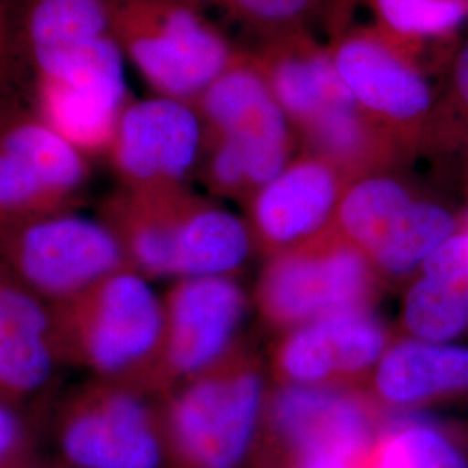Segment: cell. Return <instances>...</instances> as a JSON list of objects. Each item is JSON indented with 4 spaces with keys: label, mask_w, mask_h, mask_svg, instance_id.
<instances>
[{
    "label": "cell",
    "mask_w": 468,
    "mask_h": 468,
    "mask_svg": "<svg viewBox=\"0 0 468 468\" xmlns=\"http://www.w3.org/2000/svg\"><path fill=\"white\" fill-rule=\"evenodd\" d=\"M193 104L205 141L231 144L255 187L269 185L288 167L290 118L255 61L238 56Z\"/></svg>",
    "instance_id": "cell-6"
},
{
    "label": "cell",
    "mask_w": 468,
    "mask_h": 468,
    "mask_svg": "<svg viewBox=\"0 0 468 468\" xmlns=\"http://www.w3.org/2000/svg\"><path fill=\"white\" fill-rule=\"evenodd\" d=\"M205 15L218 11L247 30L261 48L288 40H316L335 32L349 11L351 0H185Z\"/></svg>",
    "instance_id": "cell-19"
},
{
    "label": "cell",
    "mask_w": 468,
    "mask_h": 468,
    "mask_svg": "<svg viewBox=\"0 0 468 468\" xmlns=\"http://www.w3.org/2000/svg\"><path fill=\"white\" fill-rule=\"evenodd\" d=\"M463 224L465 220L458 218L450 207L439 201L417 198L369 257L392 276L410 274L419 271Z\"/></svg>",
    "instance_id": "cell-22"
},
{
    "label": "cell",
    "mask_w": 468,
    "mask_h": 468,
    "mask_svg": "<svg viewBox=\"0 0 468 468\" xmlns=\"http://www.w3.org/2000/svg\"><path fill=\"white\" fill-rule=\"evenodd\" d=\"M59 363L49 303L0 262V396L19 401L44 392Z\"/></svg>",
    "instance_id": "cell-12"
},
{
    "label": "cell",
    "mask_w": 468,
    "mask_h": 468,
    "mask_svg": "<svg viewBox=\"0 0 468 468\" xmlns=\"http://www.w3.org/2000/svg\"><path fill=\"white\" fill-rule=\"evenodd\" d=\"M125 59L158 96L195 102L238 54L185 0H104Z\"/></svg>",
    "instance_id": "cell-3"
},
{
    "label": "cell",
    "mask_w": 468,
    "mask_h": 468,
    "mask_svg": "<svg viewBox=\"0 0 468 468\" xmlns=\"http://www.w3.org/2000/svg\"><path fill=\"white\" fill-rule=\"evenodd\" d=\"M419 271L404 301L406 332L427 342H456L468 334L467 222Z\"/></svg>",
    "instance_id": "cell-16"
},
{
    "label": "cell",
    "mask_w": 468,
    "mask_h": 468,
    "mask_svg": "<svg viewBox=\"0 0 468 468\" xmlns=\"http://www.w3.org/2000/svg\"><path fill=\"white\" fill-rule=\"evenodd\" d=\"M301 468H356L354 460L340 458V456H328V454H316V456H303Z\"/></svg>",
    "instance_id": "cell-30"
},
{
    "label": "cell",
    "mask_w": 468,
    "mask_h": 468,
    "mask_svg": "<svg viewBox=\"0 0 468 468\" xmlns=\"http://www.w3.org/2000/svg\"><path fill=\"white\" fill-rule=\"evenodd\" d=\"M30 442L13 401L0 396V468H28Z\"/></svg>",
    "instance_id": "cell-28"
},
{
    "label": "cell",
    "mask_w": 468,
    "mask_h": 468,
    "mask_svg": "<svg viewBox=\"0 0 468 468\" xmlns=\"http://www.w3.org/2000/svg\"><path fill=\"white\" fill-rule=\"evenodd\" d=\"M278 432L303 456L359 458L369 446L371 421L349 394L309 385L282 390L272 406Z\"/></svg>",
    "instance_id": "cell-13"
},
{
    "label": "cell",
    "mask_w": 468,
    "mask_h": 468,
    "mask_svg": "<svg viewBox=\"0 0 468 468\" xmlns=\"http://www.w3.org/2000/svg\"><path fill=\"white\" fill-rule=\"evenodd\" d=\"M203 143V123L193 102L129 98L106 156L125 187H177L197 165Z\"/></svg>",
    "instance_id": "cell-9"
},
{
    "label": "cell",
    "mask_w": 468,
    "mask_h": 468,
    "mask_svg": "<svg viewBox=\"0 0 468 468\" xmlns=\"http://www.w3.org/2000/svg\"><path fill=\"white\" fill-rule=\"evenodd\" d=\"M385 347V332L363 311H346L311 321L292 335L280 352L284 375L301 385L332 375L357 373L375 365Z\"/></svg>",
    "instance_id": "cell-14"
},
{
    "label": "cell",
    "mask_w": 468,
    "mask_h": 468,
    "mask_svg": "<svg viewBox=\"0 0 468 468\" xmlns=\"http://www.w3.org/2000/svg\"><path fill=\"white\" fill-rule=\"evenodd\" d=\"M417 198L401 179L371 174L342 193L335 214L354 247L371 255Z\"/></svg>",
    "instance_id": "cell-21"
},
{
    "label": "cell",
    "mask_w": 468,
    "mask_h": 468,
    "mask_svg": "<svg viewBox=\"0 0 468 468\" xmlns=\"http://www.w3.org/2000/svg\"><path fill=\"white\" fill-rule=\"evenodd\" d=\"M375 384L384 399L402 406L468 398V346L404 340L382 357Z\"/></svg>",
    "instance_id": "cell-18"
},
{
    "label": "cell",
    "mask_w": 468,
    "mask_h": 468,
    "mask_svg": "<svg viewBox=\"0 0 468 468\" xmlns=\"http://www.w3.org/2000/svg\"><path fill=\"white\" fill-rule=\"evenodd\" d=\"M0 262L49 305L131 268L113 231L75 210L0 218Z\"/></svg>",
    "instance_id": "cell-4"
},
{
    "label": "cell",
    "mask_w": 468,
    "mask_h": 468,
    "mask_svg": "<svg viewBox=\"0 0 468 468\" xmlns=\"http://www.w3.org/2000/svg\"><path fill=\"white\" fill-rule=\"evenodd\" d=\"M437 143L460 144L468 153V35L452 52L439 94Z\"/></svg>",
    "instance_id": "cell-27"
},
{
    "label": "cell",
    "mask_w": 468,
    "mask_h": 468,
    "mask_svg": "<svg viewBox=\"0 0 468 468\" xmlns=\"http://www.w3.org/2000/svg\"><path fill=\"white\" fill-rule=\"evenodd\" d=\"M19 94L50 89L123 104V52L104 0H19L9 25Z\"/></svg>",
    "instance_id": "cell-2"
},
{
    "label": "cell",
    "mask_w": 468,
    "mask_h": 468,
    "mask_svg": "<svg viewBox=\"0 0 468 468\" xmlns=\"http://www.w3.org/2000/svg\"><path fill=\"white\" fill-rule=\"evenodd\" d=\"M375 468H468V458L446 432L432 423L413 421L385 441Z\"/></svg>",
    "instance_id": "cell-24"
},
{
    "label": "cell",
    "mask_w": 468,
    "mask_h": 468,
    "mask_svg": "<svg viewBox=\"0 0 468 468\" xmlns=\"http://www.w3.org/2000/svg\"><path fill=\"white\" fill-rule=\"evenodd\" d=\"M160 380H193L228 351L245 311L238 284L224 278H187L168 293Z\"/></svg>",
    "instance_id": "cell-10"
},
{
    "label": "cell",
    "mask_w": 468,
    "mask_h": 468,
    "mask_svg": "<svg viewBox=\"0 0 468 468\" xmlns=\"http://www.w3.org/2000/svg\"><path fill=\"white\" fill-rule=\"evenodd\" d=\"M335 69L363 113L401 144L437 141L439 94L385 42L351 35L332 50Z\"/></svg>",
    "instance_id": "cell-8"
},
{
    "label": "cell",
    "mask_w": 468,
    "mask_h": 468,
    "mask_svg": "<svg viewBox=\"0 0 468 468\" xmlns=\"http://www.w3.org/2000/svg\"><path fill=\"white\" fill-rule=\"evenodd\" d=\"M249 251L250 236L239 218L191 198L177 229L174 276H226L245 262Z\"/></svg>",
    "instance_id": "cell-20"
},
{
    "label": "cell",
    "mask_w": 468,
    "mask_h": 468,
    "mask_svg": "<svg viewBox=\"0 0 468 468\" xmlns=\"http://www.w3.org/2000/svg\"><path fill=\"white\" fill-rule=\"evenodd\" d=\"M302 131L318 158L336 170L368 165L390 141V135L377 127L359 106L323 115L303 125Z\"/></svg>",
    "instance_id": "cell-23"
},
{
    "label": "cell",
    "mask_w": 468,
    "mask_h": 468,
    "mask_svg": "<svg viewBox=\"0 0 468 468\" xmlns=\"http://www.w3.org/2000/svg\"><path fill=\"white\" fill-rule=\"evenodd\" d=\"M73 468H158L164 446L139 385L92 380L68 398L56 427Z\"/></svg>",
    "instance_id": "cell-5"
},
{
    "label": "cell",
    "mask_w": 468,
    "mask_h": 468,
    "mask_svg": "<svg viewBox=\"0 0 468 468\" xmlns=\"http://www.w3.org/2000/svg\"><path fill=\"white\" fill-rule=\"evenodd\" d=\"M380 21L408 38H442L468 21L463 0H373Z\"/></svg>",
    "instance_id": "cell-26"
},
{
    "label": "cell",
    "mask_w": 468,
    "mask_h": 468,
    "mask_svg": "<svg viewBox=\"0 0 468 468\" xmlns=\"http://www.w3.org/2000/svg\"><path fill=\"white\" fill-rule=\"evenodd\" d=\"M257 67L284 113L301 127L332 112L357 106L318 40H288L261 48Z\"/></svg>",
    "instance_id": "cell-17"
},
{
    "label": "cell",
    "mask_w": 468,
    "mask_h": 468,
    "mask_svg": "<svg viewBox=\"0 0 468 468\" xmlns=\"http://www.w3.org/2000/svg\"><path fill=\"white\" fill-rule=\"evenodd\" d=\"M465 222H467V226H468V218H467V220H465Z\"/></svg>",
    "instance_id": "cell-32"
},
{
    "label": "cell",
    "mask_w": 468,
    "mask_h": 468,
    "mask_svg": "<svg viewBox=\"0 0 468 468\" xmlns=\"http://www.w3.org/2000/svg\"><path fill=\"white\" fill-rule=\"evenodd\" d=\"M344 189L338 170L318 156L305 158L264 186L253 214L261 233L276 245L319 231L336 212Z\"/></svg>",
    "instance_id": "cell-15"
},
{
    "label": "cell",
    "mask_w": 468,
    "mask_h": 468,
    "mask_svg": "<svg viewBox=\"0 0 468 468\" xmlns=\"http://www.w3.org/2000/svg\"><path fill=\"white\" fill-rule=\"evenodd\" d=\"M16 73L11 54V38L9 28L0 17V98L17 96Z\"/></svg>",
    "instance_id": "cell-29"
},
{
    "label": "cell",
    "mask_w": 468,
    "mask_h": 468,
    "mask_svg": "<svg viewBox=\"0 0 468 468\" xmlns=\"http://www.w3.org/2000/svg\"><path fill=\"white\" fill-rule=\"evenodd\" d=\"M61 363L98 380L139 385L158 378L165 307L146 276L123 268L68 301L50 305Z\"/></svg>",
    "instance_id": "cell-1"
},
{
    "label": "cell",
    "mask_w": 468,
    "mask_h": 468,
    "mask_svg": "<svg viewBox=\"0 0 468 468\" xmlns=\"http://www.w3.org/2000/svg\"><path fill=\"white\" fill-rule=\"evenodd\" d=\"M17 4H19V0H0V17L7 25V28L11 25V17H13L15 11H16Z\"/></svg>",
    "instance_id": "cell-31"
},
{
    "label": "cell",
    "mask_w": 468,
    "mask_h": 468,
    "mask_svg": "<svg viewBox=\"0 0 468 468\" xmlns=\"http://www.w3.org/2000/svg\"><path fill=\"white\" fill-rule=\"evenodd\" d=\"M27 160L0 148V218H17L73 210Z\"/></svg>",
    "instance_id": "cell-25"
},
{
    "label": "cell",
    "mask_w": 468,
    "mask_h": 468,
    "mask_svg": "<svg viewBox=\"0 0 468 468\" xmlns=\"http://www.w3.org/2000/svg\"><path fill=\"white\" fill-rule=\"evenodd\" d=\"M264 382L251 369L212 368L189 380L168 408L176 448L191 468H236L250 446Z\"/></svg>",
    "instance_id": "cell-7"
},
{
    "label": "cell",
    "mask_w": 468,
    "mask_h": 468,
    "mask_svg": "<svg viewBox=\"0 0 468 468\" xmlns=\"http://www.w3.org/2000/svg\"><path fill=\"white\" fill-rule=\"evenodd\" d=\"M369 290L367 259L356 247L307 255H288L268 269L261 301L269 318L311 323L359 309Z\"/></svg>",
    "instance_id": "cell-11"
}]
</instances>
